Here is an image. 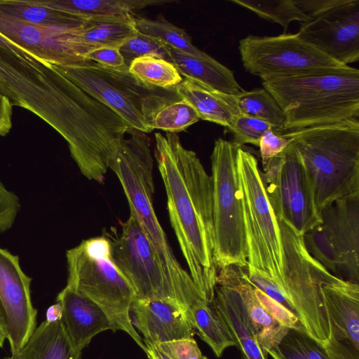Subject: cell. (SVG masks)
<instances>
[{
  "mask_svg": "<svg viewBox=\"0 0 359 359\" xmlns=\"http://www.w3.org/2000/svg\"><path fill=\"white\" fill-rule=\"evenodd\" d=\"M154 156L165 187L170 222L201 297L211 304L217 285L212 188L196 154L175 133H155Z\"/></svg>",
  "mask_w": 359,
  "mask_h": 359,
  "instance_id": "6da1fadb",
  "label": "cell"
},
{
  "mask_svg": "<svg viewBox=\"0 0 359 359\" xmlns=\"http://www.w3.org/2000/svg\"><path fill=\"white\" fill-rule=\"evenodd\" d=\"M0 93L41 118L72 147L90 130L93 97L60 72L0 34Z\"/></svg>",
  "mask_w": 359,
  "mask_h": 359,
  "instance_id": "7a4b0ae2",
  "label": "cell"
},
{
  "mask_svg": "<svg viewBox=\"0 0 359 359\" xmlns=\"http://www.w3.org/2000/svg\"><path fill=\"white\" fill-rule=\"evenodd\" d=\"M262 84L283 111V133L359 119V70L348 65Z\"/></svg>",
  "mask_w": 359,
  "mask_h": 359,
  "instance_id": "3957f363",
  "label": "cell"
},
{
  "mask_svg": "<svg viewBox=\"0 0 359 359\" xmlns=\"http://www.w3.org/2000/svg\"><path fill=\"white\" fill-rule=\"evenodd\" d=\"M280 134L292 140L319 212L337 201L359 195V119Z\"/></svg>",
  "mask_w": 359,
  "mask_h": 359,
  "instance_id": "277c9868",
  "label": "cell"
},
{
  "mask_svg": "<svg viewBox=\"0 0 359 359\" xmlns=\"http://www.w3.org/2000/svg\"><path fill=\"white\" fill-rule=\"evenodd\" d=\"M122 140L109 161V168L119 180L130 213L140 224L158 252L166 274L182 304L188 311L203 297L189 273L185 271L170 247L153 205L154 160L149 138L135 130Z\"/></svg>",
  "mask_w": 359,
  "mask_h": 359,
  "instance_id": "5b68a950",
  "label": "cell"
},
{
  "mask_svg": "<svg viewBox=\"0 0 359 359\" xmlns=\"http://www.w3.org/2000/svg\"><path fill=\"white\" fill-rule=\"evenodd\" d=\"M67 285L95 303L113 327L127 333L146 352L143 339L130 318V307L136 298L134 289L116 263L109 238L97 236L83 241L66 252Z\"/></svg>",
  "mask_w": 359,
  "mask_h": 359,
  "instance_id": "8992f818",
  "label": "cell"
},
{
  "mask_svg": "<svg viewBox=\"0 0 359 359\" xmlns=\"http://www.w3.org/2000/svg\"><path fill=\"white\" fill-rule=\"evenodd\" d=\"M54 67L92 97L118 114L133 129L143 133L153 130L156 113L165 105L181 100L175 88L145 83L126 66L111 68L86 60Z\"/></svg>",
  "mask_w": 359,
  "mask_h": 359,
  "instance_id": "52a82bcc",
  "label": "cell"
},
{
  "mask_svg": "<svg viewBox=\"0 0 359 359\" xmlns=\"http://www.w3.org/2000/svg\"><path fill=\"white\" fill-rule=\"evenodd\" d=\"M233 142L215 141L211 160L214 257L219 269L229 266L244 268L248 248L238 170V150Z\"/></svg>",
  "mask_w": 359,
  "mask_h": 359,
  "instance_id": "ba28073f",
  "label": "cell"
},
{
  "mask_svg": "<svg viewBox=\"0 0 359 359\" xmlns=\"http://www.w3.org/2000/svg\"><path fill=\"white\" fill-rule=\"evenodd\" d=\"M238 170L248 257V264L270 276L283 290V250L278 221L267 198L256 158L240 147Z\"/></svg>",
  "mask_w": 359,
  "mask_h": 359,
  "instance_id": "9c48e42d",
  "label": "cell"
},
{
  "mask_svg": "<svg viewBox=\"0 0 359 359\" xmlns=\"http://www.w3.org/2000/svg\"><path fill=\"white\" fill-rule=\"evenodd\" d=\"M286 297L307 334L323 346L330 336L322 285L334 277L308 252L303 236L278 221Z\"/></svg>",
  "mask_w": 359,
  "mask_h": 359,
  "instance_id": "30bf717a",
  "label": "cell"
},
{
  "mask_svg": "<svg viewBox=\"0 0 359 359\" xmlns=\"http://www.w3.org/2000/svg\"><path fill=\"white\" fill-rule=\"evenodd\" d=\"M263 168L266 194L278 221L300 236L322 222L308 174L290 144Z\"/></svg>",
  "mask_w": 359,
  "mask_h": 359,
  "instance_id": "8fae6325",
  "label": "cell"
},
{
  "mask_svg": "<svg viewBox=\"0 0 359 359\" xmlns=\"http://www.w3.org/2000/svg\"><path fill=\"white\" fill-rule=\"evenodd\" d=\"M238 49L245 69L263 81L347 66L307 43L297 33L248 35L239 41Z\"/></svg>",
  "mask_w": 359,
  "mask_h": 359,
  "instance_id": "7c38bea8",
  "label": "cell"
},
{
  "mask_svg": "<svg viewBox=\"0 0 359 359\" xmlns=\"http://www.w3.org/2000/svg\"><path fill=\"white\" fill-rule=\"evenodd\" d=\"M110 241L113 257L131 283L137 299L168 300L186 309L158 252L133 214L122 224L121 234Z\"/></svg>",
  "mask_w": 359,
  "mask_h": 359,
  "instance_id": "4fadbf2b",
  "label": "cell"
},
{
  "mask_svg": "<svg viewBox=\"0 0 359 359\" xmlns=\"http://www.w3.org/2000/svg\"><path fill=\"white\" fill-rule=\"evenodd\" d=\"M311 20L301 22L299 37L344 65L359 60V0H330Z\"/></svg>",
  "mask_w": 359,
  "mask_h": 359,
  "instance_id": "5bb4252c",
  "label": "cell"
},
{
  "mask_svg": "<svg viewBox=\"0 0 359 359\" xmlns=\"http://www.w3.org/2000/svg\"><path fill=\"white\" fill-rule=\"evenodd\" d=\"M31 281L18 256L0 248V306L13 356L20 353L36 329L37 311L31 299Z\"/></svg>",
  "mask_w": 359,
  "mask_h": 359,
  "instance_id": "9a60e30c",
  "label": "cell"
},
{
  "mask_svg": "<svg viewBox=\"0 0 359 359\" xmlns=\"http://www.w3.org/2000/svg\"><path fill=\"white\" fill-rule=\"evenodd\" d=\"M81 27L55 28L37 25L0 11V34L39 59L56 66L87 60V51L79 40Z\"/></svg>",
  "mask_w": 359,
  "mask_h": 359,
  "instance_id": "2e32d148",
  "label": "cell"
},
{
  "mask_svg": "<svg viewBox=\"0 0 359 359\" xmlns=\"http://www.w3.org/2000/svg\"><path fill=\"white\" fill-rule=\"evenodd\" d=\"M130 318L144 336V344L192 339L196 334L189 312L168 300L135 298L130 307Z\"/></svg>",
  "mask_w": 359,
  "mask_h": 359,
  "instance_id": "e0dca14e",
  "label": "cell"
},
{
  "mask_svg": "<svg viewBox=\"0 0 359 359\" xmlns=\"http://www.w3.org/2000/svg\"><path fill=\"white\" fill-rule=\"evenodd\" d=\"M344 267V279L359 280V195L346 198L320 211Z\"/></svg>",
  "mask_w": 359,
  "mask_h": 359,
  "instance_id": "ac0fdd59",
  "label": "cell"
},
{
  "mask_svg": "<svg viewBox=\"0 0 359 359\" xmlns=\"http://www.w3.org/2000/svg\"><path fill=\"white\" fill-rule=\"evenodd\" d=\"M56 302L62 306V320L76 352L81 353L97 334L114 331L100 307L73 287L66 285L57 294Z\"/></svg>",
  "mask_w": 359,
  "mask_h": 359,
  "instance_id": "d6986e66",
  "label": "cell"
},
{
  "mask_svg": "<svg viewBox=\"0 0 359 359\" xmlns=\"http://www.w3.org/2000/svg\"><path fill=\"white\" fill-rule=\"evenodd\" d=\"M330 335L359 351V285L334 277L321 287Z\"/></svg>",
  "mask_w": 359,
  "mask_h": 359,
  "instance_id": "ffe728a7",
  "label": "cell"
},
{
  "mask_svg": "<svg viewBox=\"0 0 359 359\" xmlns=\"http://www.w3.org/2000/svg\"><path fill=\"white\" fill-rule=\"evenodd\" d=\"M211 304L232 334L242 359H267L268 354L257 341L241 295L235 287L217 279Z\"/></svg>",
  "mask_w": 359,
  "mask_h": 359,
  "instance_id": "44dd1931",
  "label": "cell"
},
{
  "mask_svg": "<svg viewBox=\"0 0 359 359\" xmlns=\"http://www.w3.org/2000/svg\"><path fill=\"white\" fill-rule=\"evenodd\" d=\"M217 279L228 282L238 291L257 341L268 354V351L279 343L289 329L281 325L261 305L254 287L245 277V269L236 266H226L218 270Z\"/></svg>",
  "mask_w": 359,
  "mask_h": 359,
  "instance_id": "7402d4cb",
  "label": "cell"
},
{
  "mask_svg": "<svg viewBox=\"0 0 359 359\" xmlns=\"http://www.w3.org/2000/svg\"><path fill=\"white\" fill-rule=\"evenodd\" d=\"M175 90L181 100L192 106L200 119L228 128L240 113L234 95L219 92L196 81L186 79Z\"/></svg>",
  "mask_w": 359,
  "mask_h": 359,
  "instance_id": "603a6c76",
  "label": "cell"
},
{
  "mask_svg": "<svg viewBox=\"0 0 359 359\" xmlns=\"http://www.w3.org/2000/svg\"><path fill=\"white\" fill-rule=\"evenodd\" d=\"M169 53L171 62L186 79L230 95L244 91L233 72L211 56L200 57L170 47Z\"/></svg>",
  "mask_w": 359,
  "mask_h": 359,
  "instance_id": "cb8c5ba5",
  "label": "cell"
},
{
  "mask_svg": "<svg viewBox=\"0 0 359 359\" xmlns=\"http://www.w3.org/2000/svg\"><path fill=\"white\" fill-rule=\"evenodd\" d=\"M54 8L71 13L86 20L93 19H135L136 12L149 6H158L165 0H43Z\"/></svg>",
  "mask_w": 359,
  "mask_h": 359,
  "instance_id": "d4e9b609",
  "label": "cell"
},
{
  "mask_svg": "<svg viewBox=\"0 0 359 359\" xmlns=\"http://www.w3.org/2000/svg\"><path fill=\"white\" fill-rule=\"evenodd\" d=\"M23 359H81L74 349L62 320L43 321L20 352Z\"/></svg>",
  "mask_w": 359,
  "mask_h": 359,
  "instance_id": "484cf974",
  "label": "cell"
},
{
  "mask_svg": "<svg viewBox=\"0 0 359 359\" xmlns=\"http://www.w3.org/2000/svg\"><path fill=\"white\" fill-rule=\"evenodd\" d=\"M0 11L31 24L55 28H76L86 20L46 5L43 0H0Z\"/></svg>",
  "mask_w": 359,
  "mask_h": 359,
  "instance_id": "4316f807",
  "label": "cell"
},
{
  "mask_svg": "<svg viewBox=\"0 0 359 359\" xmlns=\"http://www.w3.org/2000/svg\"><path fill=\"white\" fill-rule=\"evenodd\" d=\"M137 33L135 19H93L81 27L79 40L88 53L103 47L119 48Z\"/></svg>",
  "mask_w": 359,
  "mask_h": 359,
  "instance_id": "83f0119b",
  "label": "cell"
},
{
  "mask_svg": "<svg viewBox=\"0 0 359 359\" xmlns=\"http://www.w3.org/2000/svg\"><path fill=\"white\" fill-rule=\"evenodd\" d=\"M192 322L199 337L212 350L217 358L236 342L227 326L211 304L202 299L190 309Z\"/></svg>",
  "mask_w": 359,
  "mask_h": 359,
  "instance_id": "f1b7e54d",
  "label": "cell"
},
{
  "mask_svg": "<svg viewBox=\"0 0 359 359\" xmlns=\"http://www.w3.org/2000/svg\"><path fill=\"white\" fill-rule=\"evenodd\" d=\"M135 26L138 32L171 48L200 57L210 56L193 44L191 38L187 32L172 25L162 15H159L155 20L135 18Z\"/></svg>",
  "mask_w": 359,
  "mask_h": 359,
  "instance_id": "f546056e",
  "label": "cell"
},
{
  "mask_svg": "<svg viewBox=\"0 0 359 359\" xmlns=\"http://www.w3.org/2000/svg\"><path fill=\"white\" fill-rule=\"evenodd\" d=\"M235 97L240 113L269 123L276 133H283V111L265 88L244 90Z\"/></svg>",
  "mask_w": 359,
  "mask_h": 359,
  "instance_id": "4dcf8cb0",
  "label": "cell"
},
{
  "mask_svg": "<svg viewBox=\"0 0 359 359\" xmlns=\"http://www.w3.org/2000/svg\"><path fill=\"white\" fill-rule=\"evenodd\" d=\"M129 71L145 83L161 88H175L183 81L172 62L153 55L135 59Z\"/></svg>",
  "mask_w": 359,
  "mask_h": 359,
  "instance_id": "1f68e13d",
  "label": "cell"
},
{
  "mask_svg": "<svg viewBox=\"0 0 359 359\" xmlns=\"http://www.w3.org/2000/svg\"><path fill=\"white\" fill-rule=\"evenodd\" d=\"M267 353L273 359H330L321 344L304 330L296 329H289Z\"/></svg>",
  "mask_w": 359,
  "mask_h": 359,
  "instance_id": "d6a6232c",
  "label": "cell"
},
{
  "mask_svg": "<svg viewBox=\"0 0 359 359\" xmlns=\"http://www.w3.org/2000/svg\"><path fill=\"white\" fill-rule=\"evenodd\" d=\"M231 2L244 7L260 18L276 22L286 30L292 21L304 22L311 19L297 6L294 0H231Z\"/></svg>",
  "mask_w": 359,
  "mask_h": 359,
  "instance_id": "836d02e7",
  "label": "cell"
},
{
  "mask_svg": "<svg viewBox=\"0 0 359 359\" xmlns=\"http://www.w3.org/2000/svg\"><path fill=\"white\" fill-rule=\"evenodd\" d=\"M308 252L335 276L344 279V267L330 233L322 222L303 236Z\"/></svg>",
  "mask_w": 359,
  "mask_h": 359,
  "instance_id": "e575fe53",
  "label": "cell"
},
{
  "mask_svg": "<svg viewBox=\"0 0 359 359\" xmlns=\"http://www.w3.org/2000/svg\"><path fill=\"white\" fill-rule=\"evenodd\" d=\"M200 120L196 110L182 100L173 101L160 109L151 121V129L168 133L182 131Z\"/></svg>",
  "mask_w": 359,
  "mask_h": 359,
  "instance_id": "d590c367",
  "label": "cell"
},
{
  "mask_svg": "<svg viewBox=\"0 0 359 359\" xmlns=\"http://www.w3.org/2000/svg\"><path fill=\"white\" fill-rule=\"evenodd\" d=\"M119 51L128 67L135 59L147 55L156 56L171 62L168 46L138 32L119 48Z\"/></svg>",
  "mask_w": 359,
  "mask_h": 359,
  "instance_id": "8d00e7d4",
  "label": "cell"
},
{
  "mask_svg": "<svg viewBox=\"0 0 359 359\" xmlns=\"http://www.w3.org/2000/svg\"><path fill=\"white\" fill-rule=\"evenodd\" d=\"M228 128L233 135L232 142L240 147L245 144L258 147L264 132L269 129L273 130L269 123L241 113L233 118Z\"/></svg>",
  "mask_w": 359,
  "mask_h": 359,
  "instance_id": "74e56055",
  "label": "cell"
},
{
  "mask_svg": "<svg viewBox=\"0 0 359 359\" xmlns=\"http://www.w3.org/2000/svg\"><path fill=\"white\" fill-rule=\"evenodd\" d=\"M245 268V277L255 288L295 314L285 292L275 280L266 273L252 266L247 265Z\"/></svg>",
  "mask_w": 359,
  "mask_h": 359,
  "instance_id": "f35d334b",
  "label": "cell"
},
{
  "mask_svg": "<svg viewBox=\"0 0 359 359\" xmlns=\"http://www.w3.org/2000/svg\"><path fill=\"white\" fill-rule=\"evenodd\" d=\"M254 292L261 305L281 325L288 329L304 330L298 317L291 311L255 287Z\"/></svg>",
  "mask_w": 359,
  "mask_h": 359,
  "instance_id": "ab89813d",
  "label": "cell"
},
{
  "mask_svg": "<svg viewBox=\"0 0 359 359\" xmlns=\"http://www.w3.org/2000/svg\"><path fill=\"white\" fill-rule=\"evenodd\" d=\"M154 346L170 359H208L203 355L194 338L180 339Z\"/></svg>",
  "mask_w": 359,
  "mask_h": 359,
  "instance_id": "60d3db41",
  "label": "cell"
},
{
  "mask_svg": "<svg viewBox=\"0 0 359 359\" xmlns=\"http://www.w3.org/2000/svg\"><path fill=\"white\" fill-rule=\"evenodd\" d=\"M20 209V200L0 180V233L10 229Z\"/></svg>",
  "mask_w": 359,
  "mask_h": 359,
  "instance_id": "b9f144b4",
  "label": "cell"
},
{
  "mask_svg": "<svg viewBox=\"0 0 359 359\" xmlns=\"http://www.w3.org/2000/svg\"><path fill=\"white\" fill-rule=\"evenodd\" d=\"M292 140L269 129L264 132L259 142V148L263 168L269 161L283 152L290 144Z\"/></svg>",
  "mask_w": 359,
  "mask_h": 359,
  "instance_id": "7bdbcfd3",
  "label": "cell"
},
{
  "mask_svg": "<svg viewBox=\"0 0 359 359\" xmlns=\"http://www.w3.org/2000/svg\"><path fill=\"white\" fill-rule=\"evenodd\" d=\"M85 57L87 60L111 68L118 69L126 66L118 48H96L88 52Z\"/></svg>",
  "mask_w": 359,
  "mask_h": 359,
  "instance_id": "ee69618b",
  "label": "cell"
},
{
  "mask_svg": "<svg viewBox=\"0 0 359 359\" xmlns=\"http://www.w3.org/2000/svg\"><path fill=\"white\" fill-rule=\"evenodd\" d=\"M323 346L330 359H359V351L350 344L335 339L332 335Z\"/></svg>",
  "mask_w": 359,
  "mask_h": 359,
  "instance_id": "f6af8a7d",
  "label": "cell"
},
{
  "mask_svg": "<svg viewBox=\"0 0 359 359\" xmlns=\"http://www.w3.org/2000/svg\"><path fill=\"white\" fill-rule=\"evenodd\" d=\"M13 105L0 93V136H6L12 128Z\"/></svg>",
  "mask_w": 359,
  "mask_h": 359,
  "instance_id": "bcb514c9",
  "label": "cell"
},
{
  "mask_svg": "<svg viewBox=\"0 0 359 359\" xmlns=\"http://www.w3.org/2000/svg\"><path fill=\"white\" fill-rule=\"evenodd\" d=\"M62 309L59 303H55L49 306L46 313V320L48 323H54L62 320Z\"/></svg>",
  "mask_w": 359,
  "mask_h": 359,
  "instance_id": "7dc6e473",
  "label": "cell"
},
{
  "mask_svg": "<svg viewBox=\"0 0 359 359\" xmlns=\"http://www.w3.org/2000/svg\"><path fill=\"white\" fill-rule=\"evenodd\" d=\"M6 339H7L6 325L4 315L0 306V348L3 347Z\"/></svg>",
  "mask_w": 359,
  "mask_h": 359,
  "instance_id": "c3c4849f",
  "label": "cell"
},
{
  "mask_svg": "<svg viewBox=\"0 0 359 359\" xmlns=\"http://www.w3.org/2000/svg\"><path fill=\"white\" fill-rule=\"evenodd\" d=\"M145 346H149L151 347L156 354V355L158 357L159 359H170L167 355H165L164 353H163L161 351L158 350L154 345L145 344Z\"/></svg>",
  "mask_w": 359,
  "mask_h": 359,
  "instance_id": "681fc988",
  "label": "cell"
},
{
  "mask_svg": "<svg viewBox=\"0 0 359 359\" xmlns=\"http://www.w3.org/2000/svg\"><path fill=\"white\" fill-rule=\"evenodd\" d=\"M145 353L149 359H159L154 351L149 346H146Z\"/></svg>",
  "mask_w": 359,
  "mask_h": 359,
  "instance_id": "f907efd6",
  "label": "cell"
},
{
  "mask_svg": "<svg viewBox=\"0 0 359 359\" xmlns=\"http://www.w3.org/2000/svg\"><path fill=\"white\" fill-rule=\"evenodd\" d=\"M3 359H23L21 354L20 353L19 355H11L9 357H6V358H4Z\"/></svg>",
  "mask_w": 359,
  "mask_h": 359,
  "instance_id": "816d5d0a",
  "label": "cell"
}]
</instances>
